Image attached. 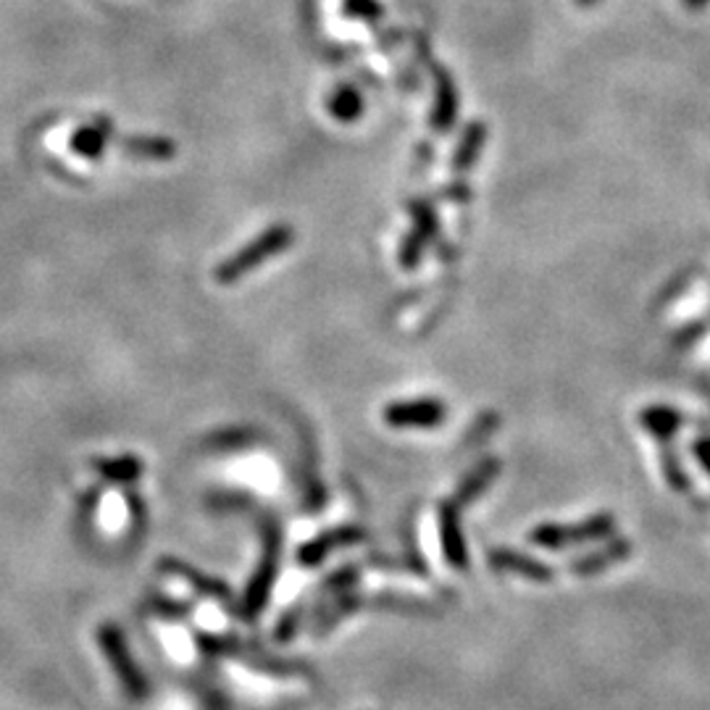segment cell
I'll list each match as a JSON object with an SVG mask.
<instances>
[{
    "mask_svg": "<svg viewBox=\"0 0 710 710\" xmlns=\"http://www.w3.org/2000/svg\"><path fill=\"white\" fill-rule=\"evenodd\" d=\"M292 229L287 224L269 226L261 237H256L253 242H248L245 248L237 250L232 259H226L222 266L216 269L219 285H235L242 276H248L253 269H259L261 263H266L274 256H279L282 250L290 248Z\"/></svg>",
    "mask_w": 710,
    "mask_h": 710,
    "instance_id": "6da1fadb",
    "label": "cell"
},
{
    "mask_svg": "<svg viewBox=\"0 0 710 710\" xmlns=\"http://www.w3.org/2000/svg\"><path fill=\"white\" fill-rule=\"evenodd\" d=\"M98 643L103 647V656L105 661L111 663L113 674L119 676V682H122V687L127 689L129 697H135V700H142L146 697V678H142L140 669H137L135 658L129 656V647L124 643L122 632L116 630L113 624H103L98 630Z\"/></svg>",
    "mask_w": 710,
    "mask_h": 710,
    "instance_id": "7a4b0ae2",
    "label": "cell"
},
{
    "mask_svg": "<svg viewBox=\"0 0 710 710\" xmlns=\"http://www.w3.org/2000/svg\"><path fill=\"white\" fill-rule=\"evenodd\" d=\"M276 563H279V543H276V534L269 532L263 561L248 584V593H245L242 611L248 619H256V615L263 611V606H266L269 593H272V584L276 580Z\"/></svg>",
    "mask_w": 710,
    "mask_h": 710,
    "instance_id": "3957f363",
    "label": "cell"
},
{
    "mask_svg": "<svg viewBox=\"0 0 710 710\" xmlns=\"http://www.w3.org/2000/svg\"><path fill=\"white\" fill-rule=\"evenodd\" d=\"M389 426L400 429H419V426H437L445 419V406L437 400H411V403H395L385 411Z\"/></svg>",
    "mask_w": 710,
    "mask_h": 710,
    "instance_id": "277c9868",
    "label": "cell"
},
{
    "mask_svg": "<svg viewBox=\"0 0 710 710\" xmlns=\"http://www.w3.org/2000/svg\"><path fill=\"white\" fill-rule=\"evenodd\" d=\"M611 530V519H595L589 524H582V530H556V526H543L532 534L534 543L548 545V548H561L563 543H576V539L600 537Z\"/></svg>",
    "mask_w": 710,
    "mask_h": 710,
    "instance_id": "5b68a950",
    "label": "cell"
},
{
    "mask_svg": "<svg viewBox=\"0 0 710 710\" xmlns=\"http://www.w3.org/2000/svg\"><path fill=\"white\" fill-rule=\"evenodd\" d=\"M435 77H437V100H435V111H432V124H435L437 132H448L452 127V122H456L458 96L448 74L435 68Z\"/></svg>",
    "mask_w": 710,
    "mask_h": 710,
    "instance_id": "8992f818",
    "label": "cell"
},
{
    "mask_svg": "<svg viewBox=\"0 0 710 710\" xmlns=\"http://www.w3.org/2000/svg\"><path fill=\"white\" fill-rule=\"evenodd\" d=\"M124 146V153L132 155V159H142V161H169L174 159V153H177V146H174L172 140H166V137H146V135H137V137H127V140L122 142Z\"/></svg>",
    "mask_w": 710,
    "mask_h": 710,
    "instance_id": "52a82bcc",
    "label": "cell"
},
{
    "mask_svg": "<svg viewBox=\"0 0 710 710\" xmlns=\"http://www.w3.org/2000/svg\"><path fill=\"white\" fill-rule=\"evenodd\" d=\"M109 140H111V122L100 119V122L90 124V127H82L77 135L72 137V150L77 155H85V159H100L105 146H109Z\"/></svg>",
    "mask_w": 710,
    "mask_h": 710,
    "instance_id": "ba28073f",
    "label": "cell"
},
{
    "mask_svg": "<svg viewBox=\"0 0 710 710\" xmlns=\"http://www.w3.org/2000/svg\"><path fill=\"white\" fill-rule=\"evenodd\" d=\"M413 216H416V226H413V235L403 245V261L408 266H413L419 261L421 250L426 248V242L435 235V213H432L429 205H416Z\"/></svg>",
    "mask_w": 710,
    "mask_h": 710,
    "instance_id": "9c48e42d",
    "label": "cell"
},
{
    "mask_svg": "<svg viewBox=\"0 0 710 710\" xmlns=\"http://www.w3.org/2000/svg\"><path fill=\"white\" fill-rule=\"evenodd\" d=\"M329 113L335 119H339V122H356L358 116H361L363 113V98H361V92L356 90V87H350V85H342V87H337L335 92H332L329 96Z\"/></svg>",
    "mask_w": 710,
    "mask_h": 710,
    "instance_id": "30bf717a",
    "label": "cell"
},
{
    "mask_svg": "<svg viewBox=\"0 0 710 710\" xmlns=\"http://www.w3.org/2000/svg\"><path fill=\"white\" fill-rule=\"evenodd\" d=\"M356 537H361V534L353 532V530H345V532H326L322 534V537L319 539H313V543H308L303 552H300V561L303 563H319L322 561V558L326 556V552H329L332 548H335V545L339 543H348V539H356Z\"/></svg>",
    "mask_w": 710,
    "mask_h": 710,
    "instance_id": "8fae6325",
    "label": "cell"
},
{
    "mask_svg": "<svg viewBox=\"0 0 710 710\" xmlns=\"http://www.w3.org/2000/svg\"><path fill=\"white\" fill-rule=\"evenodd\" d=\"M96 469L105 479L119 482V485H132L135 479H140L142 466L137 458H116V461H98Z\"/></svg>",
    "mask_w": 710,
    "mask_h": 710,
    "instance_id": "7c38bea8",
    "label": "cell"
},
{
    "mask_svg": "<svg viewBox=\"0 0 710 710\" xmlns=\"http://www.w3.org/2000/svg\"><path fill=\"white\" fill-rule=\"evenodd\" d=\"M493 563L498 565V569H508L516 571L521 576H530V580H548L550 576L537 561L519 556V552H493Z\"/></svg>",
    "mask_w": 710,
    "mask_h": 710,
    "instance_id": "4fadbf2b",
    "label": "cell"
},
{
    "mask_svg": "<svg viewBox=\"0 0 710 710\" xmlns=\"http://www.w3.org/2000/svg\"><path fill=\"white\" fill-rule=\"evenodd\" d=\"M163 565H166V571H172V574H179L182 580L192 582V587L198 589V593H203V595H213V598H226V589H224V584H219V582L209 580V576L198 574V571H192L190 565H185V563H177V561H166V563H163Z\"/></svg>",
    "mask_w": 710,
    "mask_h": 710,
    "instance_id": "5bb4252c",
    "label": "cell"
},
{
    "mask_svg": "<svg viewBox=\"0 0 710 710\" xmlns=\"http://www.w3.org/2000/svg\"><path fill=\"white\" fill-rule=\"evenodd\" d=\"M443 539H445V552H448L450 563L461 565L466 563V543H463L461 532H458V521L452 516V511L443 513Z\"/></svg>",
    "mask_w": 710,
    "mask_h": 710,
    "instance_id": "9a60e30c",
    "label": "cell"
},
{
    "mask_svg": "<svg viewBox=\"0 0 710 710\" xmlns=\"http://www.w3.org/2000/svg\"><path fill=\"white\" fill-rule=\"evenodd\" d=\"M485 137H487V129L482 127V124H471L466 135H463L461 148H458L456 159H452V166L466 169L469 163L474 161L476 155H479V148H482V142H485Z\"/></svg>",
    "mask_w": 710,
    "mask_h": 710,
    "instance_id": "2e32d148",
    "label": "cell"
},
{
    "mask_svg": "<svg viewBox=\"0 0 710 710\" xmlns=\"http://www.w3.org/2000/svg\"><path fill=\"white\" fill-rule=\"evenodd\" d=\"M643 421L647 429H652L656 435H671L678 426V416L669 408H650V411L643 413Z\"/></svg>",
    "mask_w": 710,
    "mask_h": 710,
    "instance_id": "e0dca14e",
    "label": "cell"
},
{
    "mask_svg": "<svg viewBox=\"0 0 710 710\" xmlns=\"http://www.w3.org/2000/svg\"><path fill=\"white\" fill-rule=\"evenodd\" d=\"M342 11L353 18H366V22L382 18V9L374 0H342Z\"/></svg>",
    "mask_w": 710,
    "mask_h": 710,
    "instance_id": "ac0fdd59",
    "label": "cell"
},
{
    "mask_svg": "<svg viewBox=\"0 0 710 710\" xmlns=\"http://www.w3.org/2000/svg\"><path fill=\"white\" fill-rule=\"evenodd\" d=\"M695 450H697V458L702 461V466L710 471V439H700Z\"/></svg>",
    "mask_w": 710,
    "mask_h": 710,
    "instance_id": "d6986e66",
    "label": "cell"
},
{
    "mask_svg": "<svg viewBox=\"0 0 710 710\" xmlns=\"http://www.w3.org/2000/svg\"><path fill=\"white\" fill-rule=\"evenodd\" d=\"M689 9H702V5H708V0H687Z\"/></svg>",
    "mask_w": 710,
    "mask_h": 710,
    "instance_id": "ffe728a7",
    "label": "cell"
},
{
    "mask_svg": "<svg viewBox=\"0 0 710 710\" xmlns=\"http://www.w3.org/2000/svg\"><path fill=\"white\" fill-rule=\"evenodd\" d=\"M576 3H580V5H584V9H587V5H595V3H598V0H576Z\"/></svg>",
    "mask_w": 710,
    "mask_h": 710,
    "instance_id": "44dd1931",
    "label": "cell"
}]
</instances>
